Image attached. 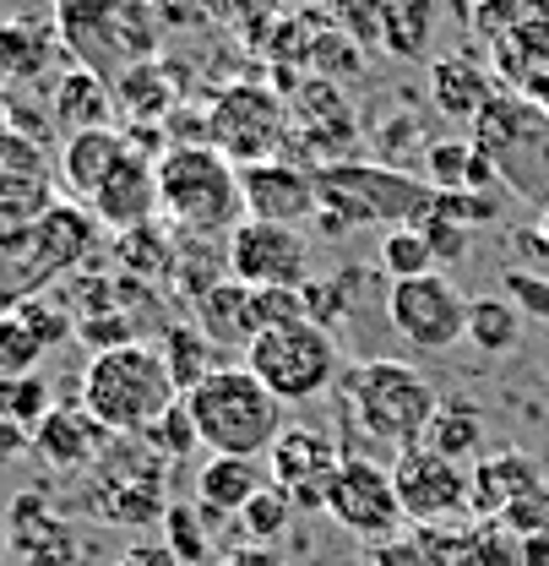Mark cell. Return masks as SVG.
Segmentation results:
<instances>
[{"label": "cell", "mask_w": 549, "mask_h": 566, "mask_svg": "<svg viewBox=\"0 0 549 566\" xmlns=\"http://www.w3.org/2000/svg\"><path fill=\"white\" fill-rule=\"evenodd\" d=\"M141 441H147V447H152L163 463H169V458H186L191 447H202V441H197V424H191V415H186V403H175V409L152 424Z\"/></svg>", "instance_id": "e575fe53"}, {"label": "cell", "mask_w": 549, "mask_h": 566, "mask_svg": "<svg viewBox=\"0 0 549 566\" xmlns=\"http://www.w3.org/2000/svg\"><path fill=\"white\" fill-rule=\"evenodd\" d=\"M344 6H353V0H344ZM370 6H387V0H370Z\"/></svg>", "instance_id": "7bdbcfd3"}, {"label": "cell", "mask_w": 549, "mask_h": 566, "mask_svg": "<svg viewBox=\"0 0 549 566\" xmlns=\"http://www.w3.org/2000/svg\"><path fill=\"white\" fill-rule=\"evenodd\" d=\"M506 300L528 316H545L549 322V283L534 279V273H506Z\"/></svg>", "instance_id": "74e56055"}, {"label": "cell", "mask_w": 549, "mask_h": 566, "mask_svg": "<svg viewBox=\"0 0 549 566\" xmlns=\"http://www.w3.org/2000/svg\"><path fill=\"white\" fill-rule=\"evenodd\" d=\"M158 349H163V365H169V376H175L180 398H186V392H197L207 376L218 370V359H212V349H218V344L207 338L202 327H169Z\"/></svg>", "instance_id": "4316f807"}, {"label": "cell", "mask_w": 549, "mask_h": 566, "mask_svg": "<svg viewBox=\"0 0 549 566\" xmlns=\"http://www.w3.org/2000/svg\"><path fill=\"white\" fill-rule=\"evenodd\" d=\"M55 403H50V387L39 381V376H0V415L17 424H33L44 420Z\"/></svg>", "instance_id": "4dcf8cb0"}, {"label": "cell", "mask_w": 549, "mask_h": 566, "mask_svg": "<svg viewBox=\"0 0 549 566\" xmlns=\"http://www.w3.org/2000/svg\"><path fill=\"white\" fill-rule=\"evenodd\" d=\"M28 447H33V430L0 415V463H11V458H17V452H28Z\"/></svg>", "instance_id": "ab89813d"}, {"label": "cell", "mask_w": 549, "mask_h": 566, "mask_svg": "<svg viewBox=\"0 0 549 566\" xmlns=\"http://www.w3.org/2000/svg\"><path fill=\"white\" fill-rule=\"evenodd\" d=\"M98 485H93V512L104 523H147L163 517V458L152 447H141V436H120V447H104L93 463Z\"/></svg>", "instance_id": "9c48e42d"}, {"label": "cell", "mask_w": 549, "mask_h": 566, "mask_svg": "<svg viewBox=\"0 0 549 566\" xmlns=\"http://www.w3.org/2000/svg\"><path fill=\"white\" fill-rule=\"evenodd\" d=\"M61 197L50 175H6L0 169V262H17L28 251V240L39 234V223L50 218Z\"/></svg>", "instance_id": "d6986e66"}, {"label": "cell", "mask_w": 549, "mask_h": 566, "mask_svg": "<svg viewBox=\"0 0 549 566\" xmlns=\"http://www.w3.org/2000/svg\"><path fill=\"white\" fill-rule=\"evenodd\" d=\"M212 458H267L283 436V403L245 370V365H218L197 392L180 398Z\"/></svg>", "instance_id": "3957f363"}, {"label": "cell", "mask_w": 549, "mask_h": 566, "mask_svg": "<svg viewBox=\"0 0 549 566\" xmlns=\"http://www.w3.org/2000/svg\"><path fill=\"white\" fill-rule=\"evenodd\" d=\"M55 61V39L39 22H0V76L11 82H33L39 71Z\"/></svg>", "instance_id": "d4e9b609"}, {"label": "cell", "mask_w": 549, "mask_h": 566, "mask_svg": "<svg viewBox=\"0 0 549 566\" xmlns=\"http://www.w3.org/2000/svg\"><path fill=\"white\" fill-rule=\"evenodd\" d=\"M50 354V344L17 316V305L0 316V376H33L39 359Z\"/></svg>", "instance_id": "f546056e"}, {"label": "cell", "mask_w": 549, "mask_h": 566, "mask_svg": "<svg viewBox=\"0 0 549 566\" xmlns=\"http://www.w3.org/2000/svg\"><path fill=\"white\" fill-rule=\"evenodd\" d=\"M115 566H180V556L158 539V545H131L126 556H115Z\"/></svg>", "instance_id": "f35d334b"}, {"label": "cell", "mask_w": 549, "mask_h": 566, "mask_svg": "<svg viewBox=\"0 0 549 566\" xmlns=\"http://www.w3.org/2000/svg\"><path fill=\"white\" fill-rule=\"evenodd\" d=\"M55 39L104 82H120L152 55V11L147 0H55Z\"/></svg>", "instance_id": "5b68a950"}, {"label": "cell", "mask_w": 549, "mask_h": 566, "mask_svg": "<svg viewBox=\"0 0 549 566\" xmlns=\"http://www.w3.org/2000/svg\"><path fill=\"white\" fill-rule=\"evenodd\" d=\"M240 191H245V218L283 223V229H299L305 218L321 212L316 169H299L288 158H267V164L240 169Z\"/></svg>", "instance_id": "2e32d148"}, {"label": "cell", "mask_w": 549, "mask_h": 566, "mask_svg": "<svg viewBox=\"0 0 549 566\" xmlns=\"http://www.w3.org/2000/svg\"><path fill=\"white\" fill-rule=\"evenodd\" d=\"M288 506H294V501L277 491V485H267V491L256 495L240 517H245V528H251L256 539H273V534H283V523H288Z\"/></svg>", "instance_id": "8d00e7d4"}, {"label": "cell", "mask_w": 549, "mask_h": 566, "mask_svg": "<svg viewBox=\"0 0 549 566\" xmlns=\"http://www.w3.org/2000/svg\"><path fill=\"white\" fill-rule=\"evenodd\" d=\"M468 344L484 354H511L522 344V311H517L506 294L468 300Z\"/></svg>", "instance_id": "484cf974"}, {"label": "cell", "mask_w": 549, "mask_h": 566, "mask_svg": "<svg viewBox=\"0 0 549 566\" xmlns=\"http://www.w3.org/2000/svg\"><path fill=\"white\" fill-rule=\"evenodd\" d=\"M387 322L392 333L424 354H446L468 338V294L446 273H424L387 289Z\"/></svg>", "instance_id": "ba28073f"}, {"label": "cell", "mask_w": 549, "mask_h": 566, "mask_svg": "<svg viewBox=\"0 0 549 566\" xmlns=\"http://www.w3.org/2000/svg\"><path fill=\"white\" fill-rule=\"evenodd\" d=\"M419 447H430V452H441V458H452V463H468V458H474V452L484 447L479 409H474V403H452V409L441 403Z\"/></svg>", "instance_id": "83f0119b"}, {"label": "cell", "mask_w": 549, "mask_h": 566, "mask_svg": "<svg viewBox=\"0 0 549 566\" xmlns=\"http://www.w3.org/2000/svg\"><path fill=\"white\" fill-rule=\"evenodd\" d=\"M6 556H11V539H6V523H0V566H6Z\"/></svg>", "instance_id": "60d3db41"}, {"label": "cell", "mask_w": 549, "mask_h": 566, "mask_svg": "<svg viewBox=\"0 0 549 566\" xmlns=\"http://www.w3.org/2000/svg\"><path fill=\"white\" fill-rule=\"evenodd\" d=\"M245 370L273 392L277 403H310V398L332 392V381L344 376L338 338L316 316L277 322L267 333H256V344L245 349Z\"/></svg>", "instance_id": "8992f818"}, {"label": "cell", "mask_w": 549, "mask_h": 566, "mask_svg": "<svg viewBox=\"0 0 549 566\" xmlns=\"http://www.w3.org/2000/svg\"><path fill=\"white\" fill-rule=\"evenodd\" d=\"M87 212L98 218V229H115V234L147 229L158 218V158H147L141 147L126 142V153L115 158V169L93 191Z\"/></svg>", "instance_id": "e0dca14e"}, {"label": "cell", "mask_w": 549, "mask_h": 566, "mask_svg": "<svg viewBox=\"0 0 549 566\" xmlns=\"http://www.w3.org/2000/svg\"><path fill=\"white\" fill-rule=\"evenodd\" d=\"M392 485H398V506H403V523H446L457 512H468V495H474V474L430 447H409L398 452L392 463Z\"/></svg>", "instance_id": "7c38bea8"}, {"label": "cell", "mask_w": 549, "mask_h": 566, "mask_svg": "<svg viewBox=\"0 0 549 566\" xmlns=\"http://www.w3.org/2000/svg\"><path fill=\"white\" fill-rule=\"evenodd\" d=\"M262 480L267 474L251 458H207V469L197 474V501H202V512H212V517H240L256 495L267 491Z\"/></svg>", "instance_id": "cb8c5ba5"}, {"label": "cell", "mask_w": 549, "mask_h": 566, "mask_svg": "<svg viewBox=\"0 0 549 566\" xmlns=\"http://www.w3.org/2000/svg\"><path fill=\"white\" fill-rule=\"evenodd\" d=\"M126 153V132L115 126H98V132H76L61 147V180H66L71 202H93V191L104 186V175L115 169V158Z\"/></svg>", "instance_id": "44dd1931"}, {"label": "cell", "mask_w": 549, "mask_h": 566, "mask_svg": "<svg viewBox=\"0 0 549 566\" xmlns=\"http://www.w3.org/2000/svg\"><path fill=\"white\" fill-rule=\"evenodd\" d=\"M197 327H202L212 344H223V349H251L256 333H262V327H256L251 289L234 279H218L202 300H197Z\"/></svg>", "instance_id": "7402d4cb"}, {"label": "cell", "mask_w": 549, "mask_h": 566, "mask_svg": "<svg viewBox=\"0 0 549 566\" xmlns=\"http://www.w3.org/2000/svg\"><path fill=\"white\" fill-rule=\"evenodd\" d=\"M283 137H288V132H283V104H277L273 87L240 82V87H223V93L212 98V109H207V142H212L223 158H234L240 169L277 158Z\"/></svg>", "instance_id": "30bf717a"}, {"label": "cell", "mask_w": 549, "mask_h": 566, "mask_svg": "<svg viewBox=\"0 0 549 566\" xmlns=\"http://www.w3.org/2000/svg\"><path fill=\"white\" fill-rule=\"evenodd\" d=\"M109 109H115V87H109L98 71L76 66L55 82V104H50V115H55V126H61L66 137L109 126Z\"/></svg>", "instance_id": "603a6c76"}, {"label": "cell", "mask_w": 549, "mask_h": 566, "mask_svg": "<svg viewBox=\"0 0 549 566\" xmlns=\"http://www.w3.org/2000/svg\"><path fill=\"white\" fill-rule=\"evenodd\" d=\"M435 98H441L446 109H457V115H474V109L489 104L484 76L479 71H468L463 61H441V66H435Z\"/></svg>", "instance_id": "1f68e13d"}, {"label": "cell", "mask_w": 549, "mask_h": 566, "mask_svg": "<svg viewBox=\"0 0 549 566\" xmlns=\"http://www.w3.org/2000/svg\"><path fill=\"white\" fill-rule=\"evenodd\" d=\"M6 539L11 556L22 566H71L76 562V539L71 528L44 506V495H17L6 512Z\"/></svg>", "instance_id": "ac0fdd59"}, {"label": "cell", "mask_w": 549, "mask_h": 566, "mask_svg": "<svg viewBox=\"0 0 549 566\" xmlns=\"http://www.w3.org/2000/svg\"><path fill=\"white\" fill-rule=\"evenodd\" d=\"M163 534H169L163 545L180 556V566H202L207 562V528H202V517H197L191 506L175 501V506L163 512Z\"/></svg>", "instance_id": "d6a6232c"}, {"label": "cell", "mask_w": 549, "mask_h": 566, "mask_svg": "<svg viewBox=\"0 0 549 566\" xmlns=\"http://www.w3.org/2000/svg\"><path fill=\"white\" fill-rule=\"evenodd\" d=\"M17 316H22V322H28V327H33V333H39L50 349L71 338V316L55 305V300H44V294H22V300H17Z\"/></svg>", "instance_id": "d590c367"}, {"label": "cell", "mask_w": 549, "mask_h": 566, "mask_svg": "<svg viewBox=\"0 0 549 566\" xmlns=\"http://www.w3.org/2000/svg\"><path fill=\"white\" fill-rule=\"evenodd\" d=\"M93 245H98V218L82 208V202H55L50 218L39 223V234L28 240V251L11 262L22 283H28V294L39 289V283L61 279L71 268H82L87 256H93Z\"/></svg>", "instance_id": "5bb4252c"}, {"label": "cell", "mask_w": 549, "mask_h": 566, "mask_svg": "<svg viewBox=\"0 0 549 566\" xmlns=\"http://www.w3.org/2000/svg\"><path fill=\"white\" fill-rule=\"evenodd\" d=\"M267 458H273V485L305 512L327 506V485L344 469V452L332 447V436H321L310 424H283Z\"/></svg>", "instance_id": "9a60e30c"}, {"label": "cell", "mask_w": 549, "mask_h": 566, "mask_svg": "<svg viewBox=\"0 0 549 566\" xmlns=\"http://www.w3.org/2000/svg\"><path fill=\"white\" fill-rule=\"evenodd\" d=\"M0 132H6V104H0Z\"/></svg>", "instance_id": "b9f144b4"}, {"label": "cell", "mask_w": 549, "mask_h": 566, "mask_svg": "<svg viewBox=\"0 0 549 566\" xmlns=\"http://www.w3.org/2000/svg\"><path fill=\"white\" fill-rule=\"evenodd\" d=\"M381 268H387L392 283L441 273V268H435V251H430V234H424L419 223H409V229H387V240H381Z\"/></svg>", "instance_id": "f1b7e54d"}, {"label": "cell", "mask_w": 549, "mask_h": 566, "mask_svg": "<svg viewBox=\"0 0 549 566\" xmlns=\"http://www.w3.org/2000/svg\"><path fill=\"white\" fill-rule=\"evenodd\" d=\"M223 279L245 283V289H299L310 279V245L299 229L245 218L223 240Z\"/></svg>", "instance_id": "8fae6325"}, {"label": "cell", "mask_w": 549, "mask_h": 566, "mask_svg": "<svg viewBox=\"0 0 549 566\" xmlns=\"http://www.w3.org/2000/svg\"><path fill=\"white\" fill-rule=\"evenodd\" d=\"M175 403H180V387L163 365V349L147 338L98 349L82 370V409L109 436H147Z\"/></svg>", "instance_id": "7a4b0ae2"}, {"label": "cell", "mask_w": 549, "mask_h": 566, "mask_svg": "<svg viewBox=\"0 0 549 566\" xmlns=\"http://www.w3.org/2000/svg\"><path fill=\"white\" fill-rule=\"evenodd\" d=\"M327 512H332L338 528L359 534V539H392L403 528L392 469H381L370 458H344V469L327 485Z\"/></svg>", "instance_id": "4fadbf2b"}, {"label": "cell", "mask_w": 549, "mask_h": 566, "mask_svg": "<svg viewBox=\"0 0 549 566\" xmlns=\"http://www.w3.org/2000/svg\"><path fill=\"white\" fill-rule=\"evenodd\" d=\"M316 191H321V208L348 223L409 229V223H424L435 208V186L409 180L398 169H381V164H327V169H316Z\"/></svg>", "instance_id": "52a82bcc"}, {"label": "cell", "mask_w": 549, "mask_h": 566, "mask_svg": "<svg viewBox=\"0 0 549 566\" xmlns=\"http://www.w3.org/2000/svg\"><path fill=\"white\" fill-rule=\"evenodd\" d=\"M104 447H109V430L93 420L82 403L76 409H50L44 420L33 424V452L50 469H93Z\"/></svg>", "instance_id": "ffe728a7"}, {"label": "cell", "mask_w": 549, "mask_h": 566, "mask_svg": "<svg viewBox=\"0 0 549 566\" xmlns=\"http://www.w3.org/2000/svg\"><path fill=\"white\" fill-rule=\"evenodd\" d=\"M158 218H169L180 234L229 240L245 223L240 164L223 158L212 142H175L158 153Z\"/></svg>", "instance_id": "6da1fadb"}, {"label": "cell", "mask_w": 549, "mask_h": 566, "mask_svg": "<svg viewBox=\"0 0 549 566\" xmlns=\"http://www.w3.org/2000/svg\"><path fill=\"white\" fill-rule=\"evenodd\" d=\"M338 381H344V398L353 409V420L365 424V436H376L398 452L419 447L430 420H435V409H441L435 387L413 370L409 359H359Z\"/></svg>", "instance_id": "277c9868"}, {"label": "cell", "mask_w": 549, "mask_h": 566, "mask_svg": "<svg viewBox=\"0 0 549 566\" xmlns=\"http://www.w3.org/2000/svg\"><path fill=\"white\" fill-rule=\"evenodd\" d=\"M0 169H6V175H50V153H44V137L6 126V132H0Z\"/></svg>", "instance_id": "836d02e7"}]
</instances>
